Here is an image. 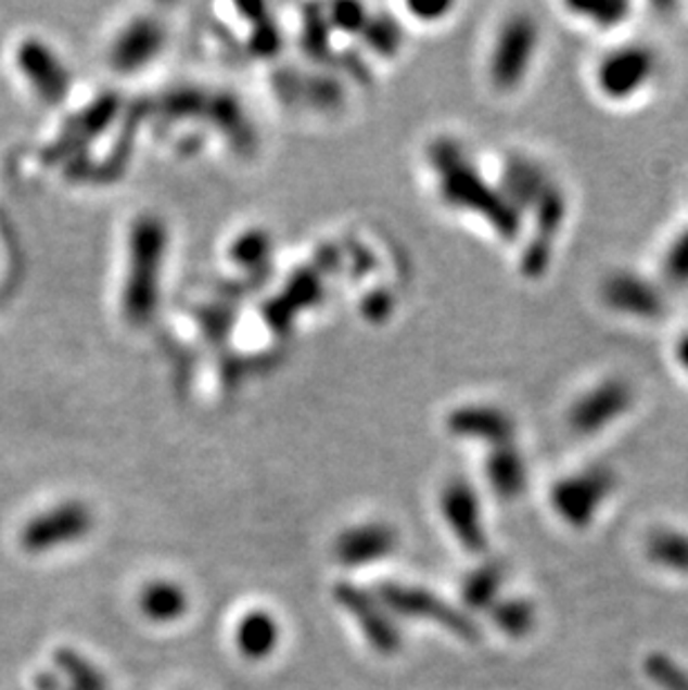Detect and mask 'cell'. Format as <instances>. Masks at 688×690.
<instances>
[{"label": "cell", "instance_id": "obj_19", "mask_svg": "<svg viewBox=\"0 0 688 690\" xmlns=\"http://www.w3.org/2000/svg\"><path fill=\"white\" fill-rule=\"evenodd\" d=\"M487 476L492 481V487L506 498H512L523 491L525 487V465L517 451L504 447L489 458Z\"/></svg>", "mask_w": 688, "mask_h": 690}, {"label": "cell", "instance_id": "obj_4", "mask_svg": "<svg viewBox=\"0 0 688 690\" xmlns=\"http://www.w3.org/2000/svg\"><path fill=\"white\" fill-rule=\"evenodd\" d=\"M16 69L31 88V92L46 103H59L69 92V72L63 59L43 41L27 36L14 52Z\"/></svg>", "mask_w": 688, "mask_h": 690}, {"label": "cell", "instance_id": "obj_9", "mask_svg": "<svg viewBox=\"0 0 688 690\" xmlns=\"http://www.w3.org/2000/svg\"><path fill=\"white\" fill-rule=\"evenodd\" d=\"M162 41L164 31L157 21L137 18L114 36L107 52L110 65L117 72L130 74L157 56Z\"/></svg>", "mask_w": 688, "mask_h": 690}, {"label": "cell", "instance_id": "obj_8", "mask_svg": "<svg viewBox=\"0 0 688 690\" xmlns=\"http://www.w3.org/2000/svg\"><path fill=\"white\" fill-rule=\"evenodd\" d=\"M655 69V56L644 48H622L599 65V86L613 99L635 94Z\"/></svg>", "mask_w": 688, "mask_h": 690}, {"label": "cell", "instance_id": "obj_2", "mask_svg": "<svg viewBox=\"0 0 688 690\" xmlns=\"http://www.w3.org/2000/svg\"><path fill=\"white\" fill-rule=\"evenodd\" d=\"M378 599L387 610L396 612L400 617H416V619H430L461 637L466 641L479 639L476 624L466 615L463 610H458L443 599H438L432 592H425L423 588H409L400 584H382L378 586Z\"/></svg>", "mask_w": 688, "mask_h": 690}, {"label": "cell", "instance_id": "obj_23", "mask_svg": "<svg viewBox=\"0 0 688 690\" xmlns=\"http://www.w3.org/2000/svg\"><path fill=\"white\" fill-rule=\"evenodd\" d=\"M677 360L688 371V335H681V340L677 344Z\"/></svg>", "mask_w": 688, "mask_h": 690}, {"label": "cell", "instance_id": "obj_21", "mask_svg": "<svg viewBox=\"0 0 688 690\" xmlns=\"http://www.w3.org/2000/svg\"><path fill=\"white\" fill-rule=\"evenodd\" d=\"M56 664L67 673L76 690H105L103 675L90 662L69 653V650H61L56 655Z\"/></svg>", "mask_w": 688, "mask_h": 690}, {"label": "cell", "instance_id": "obj_17", "mask_svg": "<svg viewBox=\"0 0 688 690\" xmlns=\"http://www.w3.org/2000/svg\"><path fill=\"white\" fill-rule=\"evenodd\" d=\"M648 559L660 567L688 574V534L677 529H658L648 539Z\"/></svg>", "mask_w": 688, "mask_h": 690}, {"label": "cell", "instance_id": "obj_5", "mask_svg": "<svg viewBox=\"0 0 688 690\" xmlns=\"http://www.w3.org/2000/svg\"><path fill=\"white\" fill-rule=\"evenodd\" d=\"M613 487V474L603 468H593L557 483L552 489V506L557 514L572 527H586L593 523L597 510Z\"/></svg>", "mask_w": 688, "mask_h": 690}, {"label": "cell", "instance_id": "obj_6", "mask_svg": "<svg viewBox=\"0 0 688 690\" xmlns=\"http://www.w3.org/2000/svg\"><path fill=\"white\" fill-rule=\"evenodd\" d=\"M333 597L358 622L373 650L382 655L398 653L403 643L400 630L394 626L390 610L380 603L378 597L352 584H337Z\"/></svg>", "mask_w": 688, "mask_h": 690}, {"label": "cell", "instance_id": "obj_12", "mask_svg": "<svg viewBox=\"0 0 688 690\" xmlns=\"http://www.w3.org/2000/svg\"><path fill=\"white\" fill-rule=\"evenodd\" d=\"M534 43H537V31H534V25L527 18L508 25V29L501 34L499 48H496L494 79L501 86H514L525 74Z\"/></svg>", "mask_w": 688, "mask_h": 690}, {"label": "cell", "instance_id": "obj_3", "mask_svg": "<svg viewBox=\"0 0 688 690\" xmlns=\"http://www.w3.org/2000/svg\"><path fill=\"white\" fill-rule=\"evenodd\" d=\"M92 512L84 503H61L34 516L21 532V544L27 552H48L67 544L81 541L92 529Z\"/></svg>", "mask_w": 688, "mask_h": 690}, {"label": "cell", "instance_id": "obj_18", "mask_svg": "<svg viewBox=\"0 0 688 690\" xmlns=\"http://www.w3.org/2000/svg\"><path fill=\"white\" fill-rule=\"evenodd\" d=\"M492 622L501 632L512 639L527 637L537 626V610L525 599H506L496 601L492 608Z\"/></svg>", "mask_w": 688, "mask_h": 690}, {"label": "cell", "instance_id": "obj_20", "mask_svg": "<svg viewBox=\"0 0 688 690\" xmlns=\"http://www.w3.org/2000/svg\"><path fill=\"white\" fill-rule=\"evenodd\" d=\"M644 670L662 690H688V670L666 655H651L646 660Z\"/></svg>", "mask_w": 688, "mask_h": 690}, {"label": "cell", "instance_id": "obj_13", "mask_svg": "<svg viewBox=\"0 0 688 690\" xmlns=\"http://www.w3.org/2000/svg\"><path fill=\"white\" fill-rule=\"evenodd\" d=\"M603 297L613 309L639 318H655L664 309L662 293L653 284L628 273L610 278L603 286Z\"/></svg>", "mask_w": 688, "mask_h": 690}, {"label": "cell", "instance_id": "obj_10", "mask_svg": "<svg viewBox=\"0 0 688 690\" xmlns=\"http://www.w3.org/2000/svg\"><path fill=\"white\" fill-rule=\"evenodd\" d=\"M398 546V534L392 525L369 523L340 534L335 541V559L342 565L358 567L380 559H387Z\"/></svg>", "mask_w": 688, "mask_h": 690}, {"label": "cell", "instance_id": "obj_15", "mask_svg": "<svg viewBox=\"0 0 688 690\" xmlns=\"http://www.w3.org/2000/svg\"><path fill=\"white\" fill-rule=\"evenodd\" d=\"M139 608L150 622L168 624L186 615L188 595L173 582H152L141 590Z\"/></svg>", "mask_w": 688, "mask_h": 690}, {"label": "cell", "instance_id": "obj_16", "mask_svg": "<svg viewBox=\"0 0 688 690\" xmlns=\"http://www.w3.org/2000/svg\"><path fill=\"white\" fill-rule=\"evenodd\" d=\"M506 582V565L501 561H485L472 570L463 579L461 597L470 610H489L496 603L501 586Z\"/></svg>", "mask_w": 688, "mask_h": 690}, {"label": "cell", "instance_id": "obj_1", "mask_svg": "<svg viewBox=\"0 0 688 690\" xmlns=\"http://www.w3.org/2000/svg\"><path fill=\"white\" fill-rule=\"evenodd\" d=\"M164 251V230L155 217L135 223L130 238L128 278L124 286V311L128 320L143 322L157 306V280Z\"/></svg>", "mask_w": 688, "mask_h": 690}, {"label": "cell", "instance_id": "obj_14", "mask_svg": "<svg viewBox=\"0 0 688 690\" xmlns=\"http://www.w3.org/2000/svg\"><path fill=\"white\" fill-rule=\"evenodd\" d=\"M235 641L240 653L249 660H266L276 653L280 641V624L266 610H253L242 617Z\"/></svg>", "mask_w": 688, "mask_h": 690}, {"label": "cell", "instance_id": "obj_22", "mask_svg": "<svg viewBox=\"0 0 688 690\" xmlns=\"http://www.w3.org/2000/svg\"><path fill=\"white\" fill-rule=\"evenodd\" d=\"M664 273L673 284H686L688 282V233L679 235L664 261Z\"/></svg>", "mask_w": 688, "mask_h": 690}, {"label": "cell", "instance_id": "obj_11", "mask_svg": "<svg viewBox=\"0 0 688 690\" xmlns=\"http://www.w3.org/2000/svg\"><path fill=\"white\" fill-rule=\"evenodd\" d=\"M633 403L630 389L622 380H610L584 396L575 407H572L570 420L575 432L593 434L599 432L610 420L620 418Z\"/></svg>", "mask_w": 688, "mask_h": 690}, {"label": "cell", "instance_id": "obj_7", "mask_svg": "<svg viewBox=\"0 0 688 690\" xmlns=\"http://www.w3.org/2000/svg\"><path fill=\"white\" fill-rule=\"evenodd\" d=\"M441 508L447 525L451 527L454 536L461 546L474 554H481L487 550V536L481 523V510H479V496L476 491L463 483L454 481L445 487Z\"/></svg>", "mask_w": 688, "mask_h": 690}]
</instances>
